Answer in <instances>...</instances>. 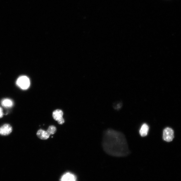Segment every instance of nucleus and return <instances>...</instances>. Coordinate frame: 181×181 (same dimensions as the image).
I'll return each mask as SVG.
<instances>
[{
    "label": "nucleus",
    "mask_w": 181,
    "mask_h": 181,
    "mask_svg": "<svg viewBox=\"0 0 181 181\" xmlns=\"http://www.w3.org/2000/svg\"><path fill=\"white\" fill-rule=\"evenodd\" d=\"M102 145L104 151L111 156L125 157L130 153L124 135L112 129L108 130L105 132Z\"/></svg>",
    "instance_id": "f257e3e1"
},
{
    "label": "nucleus",
    "mask_w": 181,
    "mask_h": 181,
    "mask_svg": "<svg viewBox=\"0 0 181 181\" xmlns=\"http://www.w3.org/2000/svg\"><path fill=\"white\" fill-rule=\"evenodd\" d=\"M16 84L21 89L25 90L28 89L29 87L30 82V80L27 76H22L18 79Z\"/></svg>",
    "instance_id": "f03ea898"
},
{
    "label": "nucleus",
    "mask_w": 181,
    "mask_h": 181,
    "mask_svg": "<svg viewBox=\"0 0 181 181\" xmlns=\"http://www.w3.org/2000/svg\"><path fill=\"white\" fill-rule=\"evenodd\" d=\"M174 138V133L173 130L169 128H165L163 130V138L167 142L172 141Z\"/></svg>",
    "instance_id": "7ed1b4c3"
},
{
    "label": "nucleus",
    "mask_w": 181,
    "mask_h": 181,
    "mask_svg": "<svg viewBox=\"0 0 181 181\" xmlns=\"http://www.w3.org/2000/svg\"><path fill=\"white\" fill-rule=\"evenodd\" d=\"M12 131V127L9 124H6L0 128V134L6 136L9 134Z\"/></svg>",
    "instance_id": "20e7f679"
},
{
    "label": "nucleus",
    "mask_w": 181,
    "mask_h": 181,
    "mask_svg": "<svg viewBox=\"0 0 181 181\" xmlns=\"http://www.w3.org/2000/svg\"><path fill=\"white\" fill-rule=\"evenodd\" d=\"M37 136L40 139L43 140H47L49 138L50 135L47 132L42 130L38 131L37 133Z\"/></svg>",
    "instance_id": "39448f33"
},
{
    "label": "nucleus",
    "mask_w": 181,
    "mask_h": 181,
    "mask_svg": "<svg viewBox=\"0 0 181 181\" xmlns=\"http://www.w3.org/2000/svg\"><path fill=\"white\" fill-rule=\"evenodd\" d=\"M63 111L60 109H57L53 112L52 116L54 119L56 121L60 120L61 118H63Z\"/></svg>",
    "instance_id": "423d86ee"
},
{
    "label": "nucleus",
    "mask_w": 181,
    "mask_h": 181,
    "mask_svg": "<svg viewBox=\"0 0 181 181\" xmlns=\"http://www.w3.org/2000/svg\"><path fill=\"white\" fill-rule=\"evenodd\" d=\"M61 181H76L75 176L70 173L64 175L61 179Z\"/></svg>",
    "instance_id": "0eeeda50"
},
{
    "label": "nucleus",
    "mask_w": 181,
    "mask_h": 181,
    "mask_svg": "<svg viewBox=\"0 0 181 181\" xmlns=\"http://www.w3.org/2000/svg\"><path fill=\"white\" fill-rule=\"evenodd\" d=\"M149 130L148 125L146 124H144L142 126L140 130V134L142 137H145L147 136Z\"/></svg>",
    "instance_id": "6e6552de"
},
{
    "label": "nucleus",
    "mask_w": 181,
    "mask_h": 181,
    "mask_svg": "<svg viewBox=\"0 0 181 181\" xmlns=\"http://www.w3.org/2000/svg\"><path fill=\"white\" fill-rule=\"evenodd\" d=\"M2 106L5 107H11L13 106V102L11 100L6 99L2 100Z\"/></svg>",
    "instance_id": "1a4fd4ad"
},
{
    "label": "nucleus",
    "mask_w": 181,
    "mask_h": 181,
    "mask_svg": "<svg viewBox=\"0 0 181 181\" xmlns=\"http://www.w3.org/2000/svg\"><path fill=\"white\" fill-rule=\"evenodd\" d=\"M47 132L50 135L51 134H54L56 132V128L54 126H50L49 127Z\"/></svg>",
    "instance_id": "9d476101"
},
{
    "label": "nucleus",
    "mask_w": 181,
    "mask_h": 181,
    "mask_svg": "<svg viewBox=\"0 0 181 181\" xmlns=\"http://www.w3.org/2000/svg\"><path fill=\"white\" fill-rule=\"evenodd\" d=\"M57 122L60 125H62L64 122L65 121L64 118H62L60 119L59 121H58Z\"/></svg>",
    "instance_id": "9b49d317"
},
{
    "label": "nucleus",
    "mask_w": 181,
    "mask_h": 181,
    "mask_svg": "<svg viewBox=\"0 0 181 181\" xmlns=\"http://www.w3.org/2000/svg\"><path fill=\"white\" fill-rule=\"evenodd\" d=\"M3 110L1 107H0V118L2 117L3 116Z\"/></svg>",
    "instance_id": "f8f14e48"
}]
</instances>
